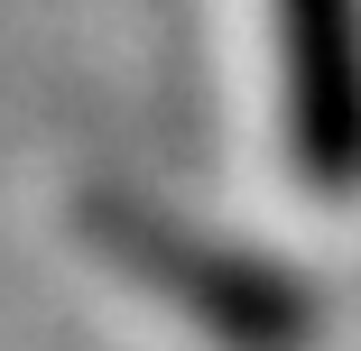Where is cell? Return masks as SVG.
<instances>
[{"label":"cell","mask_w":361,"mask_h":351,"mask_svg":"<svg viewBox=\"0 0 361 351\" xmlns=\"http://www.w3.org/2000/svg\"><path fill=\"white\" fill-rule=\"evenodd\" d=\"M287 111L315 185H361V0H287Z\"/></svg>","instance_id":"cell-1"}]
</instances>
